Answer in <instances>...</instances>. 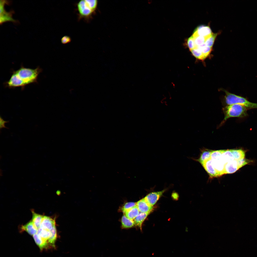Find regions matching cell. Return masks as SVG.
<instances>
[{"label": "cell", "mask_w": 257, "mask_h": 257, "mask_svg": "<svg viewBox=\"0 0 257 257\" xmlns=\"http://www.w3.org/2000/svg\"><path fill=\"white\" fill-rule=\"evenodd\" d=\"M6 86L10 88H13L19 87L23 89L25 86L23 82L19 78L14 71L12 72L10 79L5 83Z\"/></svg>", "instance_id": "obj_7"}, {"label": "cell", "mask_w": 257, "mask_h": 257, "mask_svg": "<svg viewBox=\"0 0 257 257\" xmlns=\"http://www.w3.org/2000/svg\"><path fill=\"white\" fill-rule=\"evenodd\" d=\"M192 36L196 45V47L204 44L207 38V37L199 36L194 33H193Z\"/></svg>", "instance_id": "obj_23"}, {"label": "cell", "mask_w": 257, "mask_h": 257, "mask_svg": "<svg viewBox=\"0 0 257 257\" xmlns=\"http://www.w3.org/2000/svg\"><path fill=\"white\" fill-rule=\"evenodd\" d=\"M121 222L122 227L124 228H130L135 225L134 221L127 217L124 215L122 217Z\"/></svg>", "instance_id": "obj_19"}, {"label": "cell", "mask_w": 257, "mask_h": 257, "mask_svg": "<svg viewBox=\"0 0 257 257\" xmlns=\"http://www.w3.org/2000/svg\"><path fill=\"white\" fill-rule=\"evenodd\" d=\"M221 151L214 153L211 157L212 164L219 177L225 174V164L222 157Z\"/></svg>", "instance_id": "obj_5"}, {"label": "cell", "mask_w": 257, "mask_h": 257, "mask_svg": "<svg viewBox=\"0 0 257 257\" xmlns=\"http://www.w3.org/2000/svg\"><path fill=\"white\" fill-rule=\"evenodd\" d=\"M9 122V121H5L1 117L0 118V129H1L3 128H8L7 127H6L5 126V124L6 123H7Z\"/></svg>", "instance_id": "obj_28"}, {"label": "cell", "mask_w": 257, "mask_h": 257, "mask_svg": "<svg viewBox=\"0 0 257 257\" xmlns=\"http://www.w3.org/2000/svg\"><path fill=\"white\" fill-rule=\"evenodd\" d=\"M136 205L140 213H151L153 207L150 205L145 200L144 198L139 201L136 203Z\"/></svg>", "instance_id": "obj_9"}, {"label": "cell", "mask_w": 257, "mask_h": 257, "mask_svg": "<svg viewBox=\"0 0 257 257\" xmlns=\"http://www.w3.org/2000/svg\"><path fill=\"white\" fill-rule=\"evenodd\" d=\"M54 220L46 216H43L40 228L49 230H51L55 226Z\"/></svg>", "instance_id": "obj_10"}, {"label": "cell", "mask_w": 257, "mask_h": 257, "mask_svg": "<svg viewBox=\"0 0 257 257\" xmlns=\"http://www.w3.org/2000/svg\"><path fill=\"white\" fill-rule=\"evenodd\" d=\"M217 35V33H212L206 39L205 44L207 46L212 47Z\"/></svg>", "instance_id": "obj_24"}, {"label": "cell", "mask_w": 257, "mask_h": 257, "mask_svg": "<svg viewBox=\"0 0 257 257\" xmlns=\"http://www.w3.org/2000/svg\"><path fill=\"white\" fill-rule=\"evenodd\" d=\"M167 190V189L166 188L160 191L151 193L147 195L144 198L147 202L153 206Z\"/></svg>", "instance_id": "obj_8"}, {"label": "cell", "mask_w": 257, "mask_h": 257, "mask_svg": "<svg viewBox=\"0 0 257 257\" xmlns=\"http://www.w3.org/2000/svg\"><path fill=\"white\" fill-rule=\"evenodd\" d=\"M225 93V103L227 105L239 104L242 105L247 109L257 108V103L251 102L246 98L224 90Z\"/></svg>", "instance_id": "obj_4"}, {"label": "cell", "mask_w": 257, "mask_h": 257, "mask_svg": "<svg viewBox=\"0 0 257 257\" xmlns=\"http://www.w3.org/2000/svg\"><path fill=\"white\" fill-rule=\"evenodd\" d=\"M187 44L190 50L196 47V45L192 36L188 39L187 41Z\"/></svg>", "instance_id": "obj_26"}, {"label": "cell", "mask_w": 257, "mask_h": 257, "mask_svg": "<svg viewBox=\"0 0 257 257\" xmlns=\"http://www.w3.org/2000/svg\"><path fill=\"white\" fill-rule=\"evenodd\" d=\"M212 151L205 150L202 153L198 160L202 165L211 158V155Z\"/></svg>", "instance_id": "obj_18"}, {"label": "cell", "mask_w": 257, "mask_h": 257, "mask_svg": "<svg viewBox=\"0 0 257 257\" xmlns=\"http://www.w3.org/2000/svg\"><path fill=\"white\" fill-rule=\"evenodd\" d=\"M178 195V194L176 193H173L172 194V196H173V198H177Z\"/></svg>", "instance_id": "obj_29"}, {"label": "cell", "mask_w": 257, "mask_h": 257, "mask_svg": "<svg viewBox=\"0 0 257 257\" xmlns=\"http://www.w3.org/2000/svg\"><path fill=\"white\" fill-rule=\"evenodd\" d=\"M32 221L35 227L38 229L40 228L43 216L35 213L32 211Z\"/></svg>", "instance_id": "obj_16"}, {"label": "cell", "mask_w": 257, "mask_h": 257, "mask_svg": "<svg viewBox=\"0 0 257 257\" xmlns=\"http://www.w3.org/2000/svg\"><path fill=\"white\" fill-rule=\"evenodd\" d=\"M136 205V203L128 202L126 203L122 207L121 210L124 213L128 211Z\"/></svg>", "instance_id": "obj_25"}, {"label": "cell", "mask_w": 257, "mask_h": 257, "mask_svg": "<svg viewBox=\"0 0 257 257\" xmlns=\"http://www.w3.org/2000/svg\"><path fill=\"white\" fill-rule=\"evenodd\" d=\"M124 213L127 217L133 220L138 215L139 211L136 205Z\"/></svg>", "instance_id": "obj_20"}, {"label": "cell", "mask_w": 257, "mask_h": 257, "mask_svg": "<svg viewBox=\"0 0 257 257\" xmlns=\"http://www.w3.org/2000/svg\"><path fill=\"white\" fill-rule=\"evenodd\" d=\"M247 109L239 104L227 105L222 108L224 117L221 125L223 124L229 118L232 117H243L247 115Z\"/></svg>", "instance_id": "obj_3"}, {"label": "cell", "mask_w": 257, "mask_h": 257, "mask_svg": "<svg viewBox=\"0 0 257 257\" xmlns=\"http://www.w3.org/2000/svg\"><path fill=\"white\" fill-rule=\"evenodd\" d=\"M21 230L25 231L30 235L33 236L37 233L38 229L34 225L32 221H30L21 227Z\"/></svg>", "instance_id": "obj_13"}, {"label": "cell", "mask_w": 257, "mask_h": 257, "mask_svg": "<svg viewBox=\"0 0 257 257\" xmlns=\"http://www.w3.org/2000/svg\"><path fill=\"white\" fill-rule=\"evenodd\" d=\"M6 1L5 0H1L0 1V23L2 24L7 21L16 22L17 21L12 18V14L13 12H7L4 9L5 4H8L7 3L8 2Z\"/></svg>", "instance_id": "obj_6"}, {"label": "cell", "mask_w": 257, "mask_h": 257, "mask_svg": "<svg viewBox=\"0 0 257 257\" xmlns=\"http://www.w3.org/2000/svg\"><path fill=\"white\" fill-rule=\"evenodd\" d=\"M222 157L225 165L229 161L236 159L232 152L231 149L224 150Z\"/></svg>", "instance_id": "obj_17"}, {"label": "cell", "mask_w": 257, "mask_h": 257, "mask_svg": "<svg viewBox=\"0 0 257 257\" xmlns=\"http://www.w3.org/2000/svg\"><path fill=\"white\" fill-rule=\"evenodd\" d=\"M51 234L49 239V244L52 247H55V243L57 238V232L55 226L51 230Z\"/></svg>", "instance_id": "obj_22"}, {"label": "cell", "mask_w": 257, "mask_h": 257, "mask_svg": "<svg viewBox=\"0 0 257 257\" xmlns=\"http://www.w3.org/2000/svg\"><path fill=\"white\" fill-rule=\"evenodd\" d=\"M25 86L37 82L38 76L42 71L38 67L35 69L24 67L23 66L18 70L14 71Z\"/></svg>", "instance_id": "obj_2"}, {"label": "cell", "mask_w": 257, "mask_h": 257, "mask_svg": "<svg viewBox=\"0 0 257 257\" xmlns=\"http://www.w3.org/2000/svg\"><path fill=\"white\" fill-rule=\"evenodd\" d=\"M33 236L35 242L41 250L47 247L48 242L43 239L37 233L34 235Z\"/></svg>", "instance_id": "obj_14"}, {"label": "cell", "mask_w": 257, "mask_h": 257, "mask_svg": "<svg viewBox=\"0 0 257 257\" xmlns=\"http://www.w3.org/2000/svg\"><path fill=\"white\" fill-rule=\"evenodd\" d=\"M71 40L70 37L67 35H65L61 39V41L62 44H65L70 42Z\"/></svg>", "instance_id": "obj_27"}, {"label": "cell", "mask_w": 257, "mask_h": 257, "mask_svg": "<svg viewBox=\"0 0 257 257\" xmlns=\"http://www.w3.org/2000/svg\"><path fill=\"white\" fill-rule=\"evenodd\" d=\"M150 213H139L134 219L135 225L141 229L143 223Z\"/></svg>", "instance_id": "obj_15"}, {"label": "cell", "mask_w": 257, "mask_h": 257, "mask_svg": "<svg viewBox=\"0 0 257 257\" xmlns=\"http://www.w3.org/2000/svg\"><path fill=\"white\" fill-rule=\"evenodd\" d=\"M37 233L48 243V240L51 234V230H49L40 228L38 229Z\"/></svg>", "instance_id": "obj_21"}, {"label": "cell", "mask_w": 257, "mask_h": 257, "mask_svg": "<svg viewBox=\"0 0 257 257\" xmlns=\"http://www.w3.org/2000/svg\"><path fill=\"white\" fill-rule=\"evenodd\" d=\"M202 165L210 177L213 178L219 177L217 173L212 164L211 158L207 161Z\"/></svg>", "instance_id": "obj_11"}, {"label": "cell", "mask_w": 257, "mask_h": 257, "mask_svg": "<svg viewBox=\"0 0 257 257\" xmlns=\"http://www.w3.org/2000/svg\"><path fill=\"white\" fill-rule=\"evenodd\" d=\"M97 0H81L77 4L78 19H84L89 21L97 7Z\"/></svg>", "instance_id": "obj_1"}, {"label": "cell", "mask_w": 257, "mask_h": 257, "mask_svg": "<svg viewBox=\"0 0 257 257\" xmlns=\"http://www.w3.org/2000/svg\"><path fill=\"white\" fill-rule=\"evenodd\" d=\"M193 33L205 37H208L212 34L210 27L204 25H201L198 27Z\"/></svg>", "instance_id": "obj_12"}]
</instances>
